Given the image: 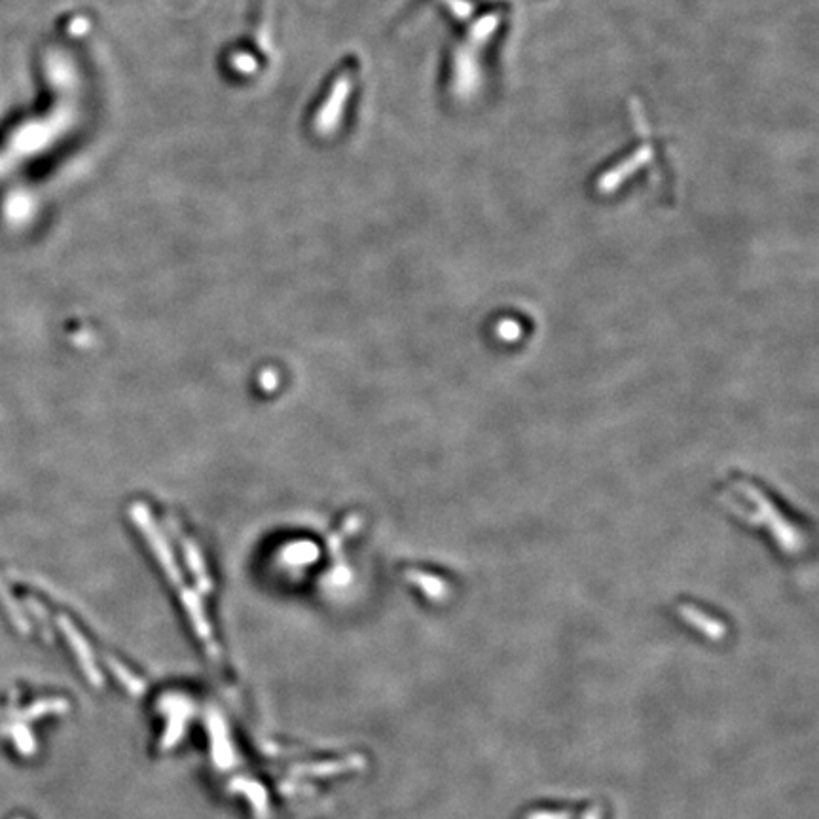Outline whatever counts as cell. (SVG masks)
Wrapping results in <instances>:
<instances>
[{
	"mask_svg": "<svg viewBox=\"0 0 819 819\" xmlns=\"http://www.w3.org/2000/svg\"><path fill=\"white\" fill-rule=\"evenodd\" d=\"M109 662L110 670H112V674L116 675L124 685H126V689H128L131 694H137V692H143V683L139 681V679H135L133 675L129 674L128 670L124 668V666H120L114 658H109L107 660Z\"/></svg>",
	"mask_w": 819,
	"mask_h": 819,
	"instance_id": "cell-1",
	"label": "cell"
},
{
	"mask_svg": "<svg viewBox=\"0 0 819 819\" xmlns=\"http://www.w3.org/2000/svg\"><path fill=\"white\" fill-rule=\"evenodd\" d=\"M353 766L351 761H342V763H325V765L300 766L296 768V772H306L310 776H328L332 772H342V770H349Z\"/></svg>",
	"mask_w": 819,
	"mask_h": 819,
	"instance_id": "cell-2",
	"label": "cell"
}]
</instances>
